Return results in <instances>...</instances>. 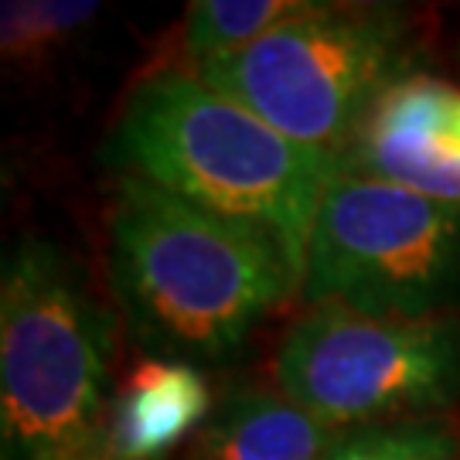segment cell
<instances>
[{
    "label": "cell",
    "mask_w": 460,
    "mask_h": 460,
    "mask_svg": "<svg viewBox=\"0 0 460 460\" xmlns=\"http://www.w3.org/2000/svg\"><path fill=\"white\" fill-rule=\"evenodd\" d=\"M110 279L137 341L191 365L232 358L300 294V273L273 235L137 174L116 181Z\"/></svg>",
    "instance_id": "6da1fadb"
},
{
    "label": "cell",
    "mask_w": 460,
    "mask_h": 460,
    "mask_svg": "<svg viewBox=\"0 0 460 460\" xmlns=\"http://www.w3.org/2000/svg\"><path fill=\"white\" fill-rule=\"evenodd\" d=\"M106 161L273 235L300 279L324 188L341 167L266 127L195 68L154 72L133 89L106 140Z\"/></svg>",
    "instance_id": "7a4b0ae2"
},
{
    "label": "cell",
    "mask_w": 460,
    "mask_h": 460,
    "mask_svg": "<svg viewBox=\"0 0 460 460\" xmlns=\"http://www.w3.org/2000/svg\"><path fill=\"white\" fill-rule=\"evenodd\" d=\"M110 348L75 263L49 239H17L0 277V460H55L102 437Z\"/></svg>",
    "instance_id": "3957f363"
},
{
    "label": "cell",
    "mask_w": 460,
    "mask_h": 460,
    "mask_svg": "<svg viewBox=\"0 0 460 460\" xmlns=\"http://www.w3.org/2000/svg\"><path fill=\"white\" fill-rule=\"evenodd\" d=\"M410 21L393 4H311L256 45L195 66L266 127L341 164L372 102L402 79Z\"/></svg>",
    "instance_id": "277c9868"
},
{
    "label": "cell",
    "mask_w": 460,
    "mask_h": 460,
    "mask_svg": "<svg viewBox=\"0 0 460 460\" xmlns=\"http://www.w3.org/2000/svg\"><path fill=\"white\" fill-rule=\"evenodd\" d=\"M307 307L372 317L460 311V205L334 171L300 279Z\"/></svg>",
    "instance_id": "5b68a950"
},
{
    "label": "cell",
    "mask_w": 460,
    "mask_h": 460,
    "mask_svg": "<svg viewBox=\"0 0 460 460\" xmlns=\"http://www.w3.org/2000/svg\"><path fill=\"white\" fill-rule=\"evenodd\" d=\"M273 378L279 393L341 429L433 420L460 402V314L311 307L283 334Z\"/></svg>",
    "instance_id": "8992f818"
},
{
    "label": "cell",
    "mask_w": 460,
    "mask_h": 460,
    "mask_svg": "<svg viewBox=\"0 0 460 460\" xmlns=\"http://www.w3.org/2000/svg\"><path fill=\"white\" fill-rule=\"evenodd\" d=\"M341 171L460 205V85L406 72L372 102Z\"/></svg>",
    "instance_id": "52a82bcc"
},
{
    "label": "cell",
    "mask_w": 460,
    "mask_h": 460,
    "mask_svg": "<svg viewBox=\"0 0 460 460\" xmlns=\"http://www.w3.org/2000/svg\"><path fill=\"white\" fill-rule=\"evenodd\" d=\"M205 372L181 358L150 355L110 399L102 440L116 460H164L212 420Z\"/></svg>",
    "instance_id": "ba28073f"
},
{
    "label": "cell",
    "mask_w": 460,
    "mask_h": 460,
    "mask_svg": "<svg viewBox=\"0 0 460 460\" xmlns=\"http://www.w3.org/2000/svg\"><path fill=\"white\" fill-rule=\"evenodd\" d=\"M341 433L279 389L246 385L215 406L188 460H321Z\"/></svg>",
    "instance_id": "9c48e42d"
},
{
    "label": "cell",
    "mask_w": 460,
    "mask_h": 460,
    "mask_svg": "<svg viewBox=\"0 0 460 460\" xmlns=\"http://www.w3.org/2000/svg\"><path fill=\"white\" fill-rule=\"evenodd\" d=\"M311 4L314 0H195L184 17V51L191 66L235 55L300 17Z\"/></svg>",
    "instance_id": "30bf717a"
},
{
    "label": "cell",
    "mask_w": 460,
    "mask_h": 460,
    "mask_svg": "<svg viewBox=\"0 0 460 460\" xmlns=\"http://www.w3.org/2000/svg\"><path fill=\"white\" fill-rule=\"evenodd\" d=\"M460 437L440 420L351 427L321 460H457Z\"/></svg>",
    "instance_id": "8fae6325"
},
{
    "label": "cell",
    "mask_w": 460,
    "mask_h": 460,
    "mask_svg": "<svg viewBox=\"0 0 460 460\" xmlns=\"http://www.w3.org/2000/svg\"><path fill=\"white\" fill-rule=\"evenodd\" d=\"M99 14L93 0H45V4H4L0 41L14 62H38L55 45L85 28Z\"/></svg>",
    "instance_id": "7c38bea8"
},
{
    "label": "cell",
    "mask_w": 460,
    "mask_h": 460,
    "mask_svg": "<svg viewBox=\"0 0 460 460\" xmlns=\"http://www.w3.org/2000/svg\"><path fill=\"white\" fill-rule=\"evenodd\" d=\"M55 460H116V457L110 454L106 440L99 437V440H93V444H85V447H79V450L66 454V457H55Z\"/></svg>",
    "instance_id": "4fadbf2b"
}]
</instances>
